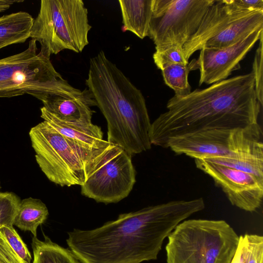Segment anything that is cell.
I'll return each mask as SVG.
<instances>
[{"instance_id": "6da1fadb", "label": "cell", "mask_w": 263, "mask_h": 263, "mask_svg": "<svg viewBox=\"0 0 263 263\" xmlns=\"http://www.w3.org/2000/svg\"><path fill=\"white\" fill-rule=\"evenodd\" d=\"M205 207L201 197L173 200L119 215L89 230L68 232L67 244L81 263H141L156 260L164 240L181 222Z\"/></svg>"}, {"instance_id": "7a4b0ae2", "label": "cell", "mask_w": 263, "mask_h": 263, "mask_svg": "<svg viewBox=\"0 0 263 263\" xmlns=\"http://www.w3.org/2000/svg\"><path fill=\"white\" fill-rule=\"evenodd\" d=\"M258 102L252 72L228 78L184 96L174 95L167 110L151 123V143L167 148L173 139L215 129L244 128L258 123Z\"/></svg>"}, {"instance_id": "3957f363", "label": "cell", "mask_w": 263, "mask_h": 263, "mask_svg": "<svg viewBox=\"0 0 263 263\" xmlns=\"http://www.w3.org/2000/svg\"><path fill=\"white\" fill-rule=\"evenodd\" d=\"M85 83L107 121V141L130 155L151 149L144 97L103 51L90 59Z\"/></svg>"}, {"instance_id": "277c9868", "label": "cell", "mask_w": 263, "mask_h": 263, "mask_svg": "<svg viewBox=\"0 0 263 263\" xmlns=\"http://www.w3.org/2000/svg\"><path fill=\"white\" fill-rule=\"evenodd\" d=\"M167 263H231L239 236L223 220L185 219L167 237Z\"/></svg>"}, {"instance_id": "5b68a950", "label": "cell", "mask_w": 263, "mask_h": 263, "mask_svg": "<svg viewBox=\"0 0 263 263\" xmlns=\"http://www.w3.org/2000/svg\"><path fill=\"white\" fill-rule=\"evenodd\" d=\"M88 10L82 0H42L30 36L50 58L68 49L79 53L88 44Z\"/></svg>"}, {"instance_id": "8992f818", "label": "cell", "mask_w": 263, "mask_h": 263, "mask_svg": "<svg viewBox=\"0 0 263 263\" xmlns=\"http://www.w3.org/2000/svg\"><path fill=\"white\" fill-rule=\"evenodd\" d=\"M263 29V10H243L233 0H213L196 32L183 45L187 61L203 48L233 45Z\"/></svg>"}, {"instance_id": "52a82bcc", "label": "cell", "mask_w": 263, "mask_h": 263, "mask_svg": "<svg viewBox=\"0 0 263 263\" xmlns=\"http://www.w3.org/2000/svg\"><path fill=\"white\" fill-rule=\"evenodd\" d=\"M50 58L37 52L31 39L26 49L0 59V98L40 95L58 89L65 82Z\"/></svg>"}, {"instance_id": "ba28073f", "label": "cell", "mask_w": 263, "mask_h": 263, "mask_svg": "<svg viewBox=\"0 0 263 263\" xmlns=\"http://www.w3.org/2000/svg\"><path fill=\"white\" fill-rule=\"evenodd\" d=\"M130 154L108 142L91 157L81 194L98 202L117 203L126 198L136 182Z\"/></svg>"}, {"instance_id": "9c48e42d", "label": "cell", "mask_w": 263, "mask_h": 263, "mask_svg": "<svg viewBox=\"0 0 263 263\" xmlns=\"http://www.w3.org/2000/svg\"><path fill=\"white\" fill-rule=\"evenodd\" d=\"M167 148L194 159L247 157L263 153L262 131L258 123L244 128L205 130L173 139Z\"/></svg>"}, {"instance_id": "30bf717a", "label": "cell", "mask_w": 263, "mask_h": 263, "mask_svg": "<svg viewBox=\"0 0 263 263\" xmlns=\"http://www.w3.org/2000/svg\"><path fill=\"white\" fill-rule=\"evenodd\" d=\"M36 161L46 177L61 186L82 185L86 179L84 158L46 121L29 133Z\"/></svg>"}, {"instance_id": "8fae6325", "label": "cell", "mask_w": 263, "mask_h": 263, "mask_svg": "<svg viewBox=\"0 0 263 263\" xmlns=\"http://www.w3.org/2000/svg\"><path fill=\"white\" fill-rule=\"evenodd\" d=\"M213 0H153L148 35L155 47L183 45L197 31Z\"/></svg>"}, {"instance_id": "7c38bea8", "label": "cell", "mask_w": 263, "mask_h": 263, "mask_svg": "<svg viewBox=\"0 0 263 263\" xmlns=\"http://www.w3.org/2000/svg\"><path fill=\"white\" fill-rule=\"evenodd\" d=\"M197 168L211 177L232 205L249 212L259 209L262 202L263 178L234 167L194 159Z\"/></svg>"}, {"instance_id": "4fadbf2b", "label": "cell", "mask_w": 263, "mask_h": 263, "mask_svg": "<svg viewBox=\"0 0 263 263\" xmlns=\"http://www.w3.org/2000/svg\"><path fill=\"white\" fill-rule=\"evenodd\" d=\"M262 30H257L227 47L202 48L198 58L188 63L190 71H199V85L212 84L228 79L232 71L239 68L240 61L259 40Z\"/></svg>"}, {"instance_id": "5bb4252c", "label": "cell", "mask_w": 263, "mask_h": 263, "mask_svg": "<svg viewBox=\"0 0 263 263\" xmlns=\"http://www.w3.org/2000/svg\"><path fill=\"white\" fill-rule=\"evenodd\" d=\"M43 107L60 120L69 123L91 122V106H97L92 92L70 85L67 81L58 90L46 92L37 98Z\"/></svg>"}, {"instance_id": "9a60e30c", "label": "cell", "mask_w": 263, "mask_h": 263, "mask_svg": "<svg viewBox=\"0 0 263 263\" xmlns=\"http://www.w3.org/2000/svg\"><path fill=\"white\" fill-rule=\"evenodd\" d=\"M41 117L51 126L65 137L68 142L84 158L86 165L91 157L108 143L103 139L100 127L92 122L74 123L63 121L41 108Z\"/></svg>"}, {"instance_id": "2e32d148", "label": "cell", "mask_w": 263, "mask_h": 263, "mask_svg": "<svg viewBox=\"0 0 263 263\" xmlns=\"http://www.w3.org/2000/svg\"><path fill=\"white\" fill-rule=\"evenodd\" d=\"M124 29L143 39L148 35L153 0L119 1Z\"/></svg>"}, {"instance_id": "e0dca14e", "label": "cell", "mask_w": 263, "mask_h": 263, "mask_svg": "<svg viewBox=\"0 0 263 263\" xmlns=\"http://www.w3.org/2000/svg\"><path fill=\"white\" fill-rule=\"evenodd\" d=\"M34 18L24 11L0 17V49L25 42L30 36Z\"/></svg>"}, {"instance_id": "ac0fdd59", "label": "cell", "mask_w": 263, "mask_h": 263, "mask_svg": "<svg viewBox=\"0 0 263 263\" xmlns=\"http://www.w3.org/2000/svg\"><path fill=\"white\" fill-rule=\"evenodd\" d=\"M48 209L40 199L31 197L21 200L14 220L13 225L25 231H29L37 236L38 227L47 219Z\"/></svg>"}, {"instance_id": "d6986e66", "label": "cell", "mask_w": 263, "mask_h": 263, "mask_svg": "<svg viewBox=\"0 0 263 263\" xmlns=\"http://www.w3.org/2000/svg\"><path fill=\"white\" fill-rule=\"evenodd\" d=\"M32 248L33 263H80L70 250L52 242L46 236L44 240L33 237Z\"/></svg>"}, {"instance_id": "ffe728a7", "label": "cell", "mask_w": 263, "mask_h": 263, "mask_svg": "<svg viewBox=\"0 0 263 263\" xmlns=\"http://www.w3.org/2000/svg\"><path fill=\"white\" fill-rule=\"evenodd\" d=\"M0 249L11 263H31L30 252L13 227L0 228Z\"/></svg>"}, {"instance_id": "44dd1931", "label": "cell", "mask_w": 263, "mask_h": 263, "mask_svg": "<svg viewBox=\"0 0 263 263\" xmlns=\"http://www.w3.org/2000/svg\"><path fill=\"white\" fill-rule=\"evenodd\" d=\"M165 83L174 90L175 96H184L191 92L188 81V64H168L161 69Z\"/></svg>"}, {"instance_id": "7402d4cb", "label": "cell", "mask_w": 263, "mask_h": 263, "mask_svg": "<svg viewBox=\"0 0 263 263\" xmlns=\"http://www.w3.org/2000/svg\"><path fill=\"white\" fill-rule=\"evenodd\" d=\"M243 263H263V237L246 234L239 236Z\"/></svg>"}, {"instance_id": "603a6c76", "label": "cell", "mask_w": 263, "mask_h": 263, "mask_svg": "<svg viewBox=\"0 0 263 263\" xmlns=\"http://www.w3.org/2000/svg\"><path fill=\"white\" fill-rule=\"evenodd\" d=\"M153 54L155 64L159 69L168 64H182L187 65L182 47L177 44H168L155 47Z\"/></svg>"}, {"instance_id": "cb8c5ba5", "label": "cell", "mask_w": 263, "mask_h": 263, "mask_svg": "<svg viewBox=\"0 0 263 263\" xmlns=\"http://www.w3.org/2000/svg\"><path fill=\"white\" fill-rule=\"evenodd\" d=\"M21 201L13 192H0V227H13Z\"/></svg>"}, {"instance_id": "d4e9b609", "label": "cell", "mask_w": 263, "mask_h": 263, "mask_svg": "<svg viewBox=\"0 0 263 263\" xmlns=\"http://www.w3.org/2000/svg\"><path fill=\"white\" fill-rule=\"evenodd\" d=\"M259 41V45L256 50L253 63V70L252 72L254 76L255 81V92L257 99L262 106L263 104L262 33L261 34Z\"/></svg>"}, {"instance_id": "484cf974", "label": "cell", "mask_w": 263, "mask_h": 263, "mask_svg": "<svg viewBox=\"0 0 263 263\" xmlns=\"http://www.w3.org/2000/svg\"><path fill=\"white\" fill-rule=\"evenodd\" d=\"M235 4L243 10H263V0H233Z\"/></svg>"}, {"instance_id": "4316f807", "label": "cell", "mask_w": 263, "mask_h": 263, "mask_svg": "<svg viewBox=\"0 0 263 263\" xmlns=\"http://www.w3.org/2000/svg\"><path fill=\"white\" fill-rule=\"evenodd\" d=\"M24 2L22 0H0V12H3L10 8V7L17 3Z\"/></svg>"}, {"instance_id": "83f0119b", "label": "cell", "mask_w": 263, "mask_h": 263, "mask_svg": "<svg viewBox=\"0 0 263 263\" xmlns=\"http://www.w3.org/2000/svg\"><path fill=\"white\" fill-rule=\"evenodd\" d=\"M231 263H243L242 249L239 242L237 248Z\"/></svg>"}, {"instance_id": "f1b7e54d", "label": "cell", "mask_w": 263, "mask_h": 263, "mask_svg": "<svg viewBox=\"0 0 263 263\" xmlns=\"http://www.w3.org/2000/svg\"><path fill=\"white\" fill-rule=\"evenodd\" d=\"M0 263H9V262L0 254Z\"/></svg>"}, {"instance_id": "f546056e", "label": "cell", "mask_w": 263, "mask_h": 263, "mask_svg": "<svg viewBox=\"0 0 263 263\" xmlns=\"http://www.w3.org/2000/svg\"><path fill=\"white\" fill-rule=\"evenodd\" d=\"M0 190H1V184H0Z\"/></svg>"}, {"instance_id": "4dcf8cb0", "label": "cell", "mask_w": 263, "mask_h": 263, "mask_svg": "<svg viewBox=\"0 0 263 263\" xmlns=\"http://www.w3.org/2000/svg\"><path fill=\"white\" fill-rule=\"evenodd\" d=\"M1 227H0V228H1Z\"/></svg>"}]
</instances>
